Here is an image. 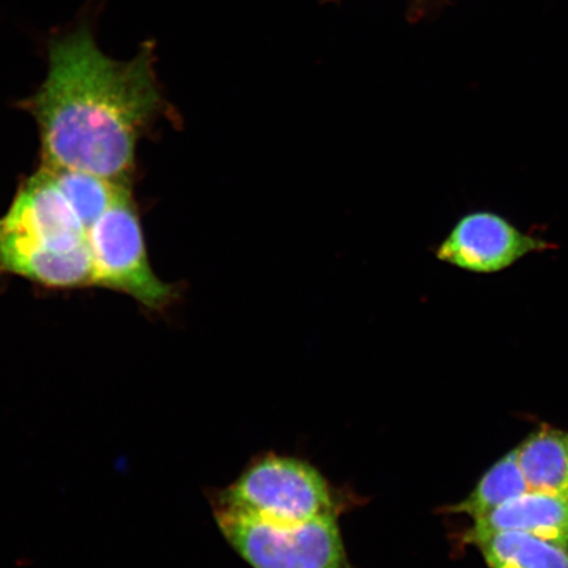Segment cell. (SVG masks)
I'll use <instances>...</instances> for the list:
<instances>
[{
    "label": "cell",
    "instance_id": "cell-3",
    "mask_svg": "<svg viewBox=\"0 0 568 568\" xmlns=\"http://www.w3.org/2000/svg\"><path fill=\"white\" fill-rule=\"evenodd\" d=\"M212 513H225L273 524H301L339 518L368 499L351 486L332 481L311 460L296 454L262 452L239 477L210 488Z\"/></svg>",
    "mask_w": 568,
    "mask_h": 568
},
{
    "label": "cell",
    "instance_id": "cell-2",
    "mask_svg": "<svg viewBox=\"0 0 568 568\" xmlns=\"http://www.w3.org/2000/svg\"><path fill=\"white\" fill-rule=\"evenodd\" d=\"M0 275L49 290L94 287L87 226L48 168L20 183L0 216Z\"/></svg>",
    "mask_w": 568,
    "mask_h": 568
},
{
    "label": "cell",
    "instance_id": "cell-4",
    "mask_svg": "<svg viewBox=\"0 0 568 568\" xmlns=\"http://www.w3.org/2000/svg\"><path fill=\"white\" fill-rule=\"evenodd\" d=\"M88 240L94 287L130 296L155 314L180 300V287L160 280L149 261L132 184L120 187L110 207L90 226Z\"/></svg>",
    "mask_w": 568,
    "mask_h": 568
},
{
    "label": "cell",
    "instance_id": "cell-7",
    "mask_svg": "<svg viewBox=\"0 0 568 568\" xmlns=\"http://www.w3.org/2000/svg\"><path fill=\"white\" fill-rule=\"evenodd\" d=\"M495 531H520L568 549V497L529 491L474 521L465 538Z\"/></svg>",
    "mask_w": 568,
    "mask_h": 568
},
{
    "label": "cell",
    "instance_id": "cell-1",
    "mask_svg": "<svg viewBox=\"0 0 568 568\" xmlns=\"http://www.w3.org/2000/svg\"><path fill=\"white\" fill-rule=\"evenodd\" d=\"M94 13L49 34L44 81L18 106L38 125L41 166L132 183L139 141L168 115V102L153 42L131 60L112 59L98 44Z\"/></svg>",
    "mask_w": 568,
    "mask_h": 568
},
{
    "label": "cell",
    "instance_id": "cell-8",
    "mask_svg": "<svg viewBox=\"0 0 568 568\" xmlns=\"http://www.w3.org/2000/svg\"><path fill=\"white\" fill-rule=\"evenodd\" d=\"M516 453L530 491L568 497V430L544 424Z\"/></svg>",
    "mask_w": 568,
    "mask_h": 568
},
{
    "label": "cell",
    "instance_id": "cell-10",
    "mask_svg": "<svg viewBox=\"0 0 568 568\" xmlns=\"http://www.w3.org/2000/svg\"><path fill=\"white\" fill-rule=\"evenodd\" d=\"M528 491V483L524 478L520 465H518L515 449L497 460L483 475L477 487L468 494L466 499L454 504L447 510L454 515H466L477 521L494 513L504 503Z\"/></svg>",
    "mask_w": 568,
    "mask_h": 568
},
{
    "label": "cell",
    "instance_id": "cell-9",
    "mask_svg": "<svg viewBox=\"0 0 568 568\" xmlns=\"http://www.w3.org/2000/svg\"><path fill=\"white\" fill-rule=\"evenodd\" d=\"M477 546L488 568H568V549L520 531L465 538Z\"/></svg>",
    "mask_w": 568,
    "mask_h": 568
},
{
    "label": "cell",
    "instance_id": "cell-11",
    "mask_svg": "<svg viewBox=\"0 0 568 568\" xmlns=\"http://www.w3.org/2000/svg\"><path fill=\"white\" fill-rule=\"evenodd\" d=\"M45 168V166H44ZM49 169V168H48ZM54 175L62 194L71 209L89 231L90 226L103 215L124 184L104 180L102 176L77 172V170L49 169Z\"/></svg>",
    "mask_w": 568,
    "mask_h": 568
},
{
    "label": "cell",
    "instance_id": "cell-6",
    "mask_svg": "<svg viewBox=\"0 0 568 568\" xmlns=\"http://www.w3.org/2000/svg\"><path fill=\"white\" fill-rule=\"evenodd\" d=\"M550 241L518 229L500 213L477 210L460 216L436 248V258L462 272H506L527 255L557 251Z\"/></svg>",
    "mask_w": 568,
    "mask_h": 568
},
{
    "label": "cell",
    "instance_id": "cell-5",
    "mask_svg": "<svg viewBox=\"0 0 568 568\" xmlns=\"http://www.w3.org/2000/svg\"><path fill=\"white\" fill-rule=\"evenodd\" d=\"M231 549L252 568H359L347 554L339 518L273 524L213 513Z\"/></svg>",
    "mask_w": 568,
    "mask_h": 568
}]
</instances>
